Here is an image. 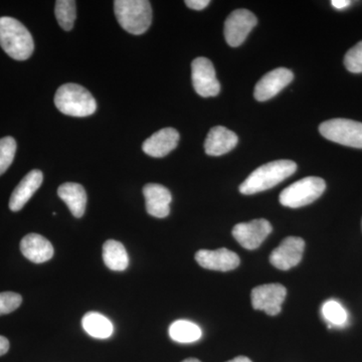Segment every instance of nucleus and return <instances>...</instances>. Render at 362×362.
Wrapping results in <instances>:
<instances>
[{"label": "nucleus", "mask_w": 362, "mask_h": 362, "mask_svg": "<svg viewBox=\"0 0 362 362\" xmlns=\"http://www.w3.org/2000/svg\"><path fill=\"white\" fill-rule=\"evenodd\" d=\"M23 303V297L18 293H0V316L16 311Z\"/></svg>", "instance_id": "nucleus-27"}, {"label": "nucleus", "mask_w": 362, "mask_h": 362, "mask_svg": "<svg viewBox=\"0 0 362 362\" xmlns=\"http://www.w3.org/2000/svg\"><path fill=\"white\" fill-rule=\"evenodd\" d=\"M21 251L26 259L35 264L49 261L54 252L52 243L39 233L25 235L21 242Z\"/></svg>", "instance_id": "nucleus-18"}, {"label": "nucleus", "mask_w": 362, "mask_h": 362, "mask_svg": "<svg viewBox=\"0 0 362 362\" xmlns=\"http://www.w3.org/2000/svg\"><path fill=\"white\" fill-rule=\"evenodd\" d=\"M297 170V164L292 160L269 162L252 171L249 177L240 185V194L251 195L265 192L276 187Z\"/></svg>", "instance_id": "nucleus-1"}, {"label": "nucleus", "mask_w": 362, "mask_h": 362, "mask_svg": "<svg viewBox=\"0 0 362 362\" xmlns=\"http://www.w3.org/2000/svg\"><path fill=\"white\" fill-rule=\"evenodd\" d=\"M114 11L119 25L131 35H143L151 25L152 8L147 0H116Z\"/></svg>", "instance_id": "nucleus-3"}, {"label": "nucleus", "mask_w": 362, "mask_h": 362, "mask_svg": "<svg viewBox=\"0 0 362 362\" xmlns=\"http://www.w3.org/2000/svg\"><path fill=\"white\" fill-rule=\"evenodd\" d=\"M326 189L325 181L316 176H309L292 183L280 194L282 206L298 209L308 206L318 199Z\"/></svg>", "instance_id": "nucleus-5"}, {"label": "nucleus", "mask_w": 362, "mask_h": 362, "mask_svg": "<svg viewBox=\"0 0 362 362\" xmlns=\"http://www.w3.org/2000/svg\"><path fill=\"white\" fill-rule=\"evenodd\" d=\"M228 362H252V361L246 356H238Z\"/></svg>", "instance_id": "nucleus-31"}, {"label": "nucleus", "mask_w": 362, "mask_h": 362, "mask_svg": "<svg viewBox=\"0 0 362 362\" xmlns=\"http://www.w3.org/2000/svg\"><path fill=\"white\" fill-rule=\"evenodd\" d=\"M287 290L281 284H267L254 288L251 294L252 308L270 316L278 315L285 301Z\"/></svg>", "instance_id": "nucleus-9"}, {"label": "nucleus", "mask_w": 362, "mask_h": 362, "mask_svg": "<svg viewBox=\"0 0 362 362\" xmlns=\"http://www.w3.org/2000/svg\"><path fill=\"white\" fill-rule=\"evenodd\" d=\"M239 138L233 131L223 126L211 128L204 142V150L209 156H221L237 146Z\"/></svg>", "instance_id": "nucleus-17"}, {"label": "nucleus", "mask_w": 362, "mask_h": 362, "mask_svg": "<svg viewBox=\"0 0 362 362\" xmlns=\"http://www.w3.org/2000/svg\"><path fill=\"white\" fill-rule=\"evenodd\" d=\"M319 132L330 141L362 149V123L350 119L337 118L319 126Z\"/></svg>", "instance_id": "nucleus-6"}, {"label": "nucleus", "mask_w": 362, "mask_h": 362, "mask_svg": "<svg viewBox=\"0 0 362 362\" xmlns=\"http://www.w3.org/2000/svg\"><path fill=\"white\" fill-rule=\"evenodd\" d=\"M180 141V133L175 128H163L157 131L142 145L143 151L147 156L161 158L168 156L177 146Z\"/></svg>", "instance_id": "nucleus-15"}, {"label": "nucleus", "mask_w": 362, "mask_h": 362, "mask_svg": "<svg viewBox=\"0 0 362 362\" xmlns=\"http://www.w3.org/2000/svg\"><path fill=\"white\" fill-rule=\"evenodd\" d=\"M16 152V142L11 136L0 139V175L9 168Z\"/></svg>", "instance_id": "nucleus-25"}, {"label": "nucleus", "mask_w": 362, "mask_h": 362, "mask_svg": "<svg viewBox=\"0 0 362 362\" xmlns=\"http://www.w3.org/2000/svg\"><path fill=\"white\" fill-rule=\"evenodd\" d=\"M0 47L16 61L30 59L35 51V42L28 28L8 16L0 18Z\"/></svg>", "instance_id": "nucleus-2"}, {"label": "nucleus", "mask_w": 362, "mask_h": 362, "mask_svg": "<svg viewBox=\"0 0 362 362\" xmlns=\"http://www.w3.org/2000/svg\"><path fill=\"white\" fill-rule=\"evenodd\" d=\"M181 362H202V361H199V359H197V358H187V359H185V361H181Z\"/></svg>", "instance_id": "nucleus-32"}, {"label": "nucleus", "mask_w": 362, "mask_h": 362, "mask_svg": "<svg viewBox=\"0 0 362 362\" xmlns=\"http://www.w3.org/2000/svg\"><path fill=\"white\" fill-rule=\"evenodd\" d=\"M54 105L59 112L71 117H88L97 110L95 98L78 84L62 85L54 95Z\"/></svg>", "instance_id": "nucleus-4"}, {"label": "nucleus", "mask_w": 362, "mask_h": 362, "mask_svg": "<svg viewBox=\"0 0 362 362\" xmlns=\"http://www.w3.org/2000/svg\"><path fill=\"white\" fill-rule=\"evenodd\" d=\"M273 230L271 223L264 218L240 223L233 228V235L240 246L247 250L258 249Z\"/></svg>", "instance_id": "nucleus-10"}, {"label": "nucleus", "mask_w": 362, "mask_h": 362, "mask_svg": "<svg viewBox=\"0 0 362 362\" xmlns=\"http://www.w3.org/2000/svg\"><path fill=\"white\" fill-rule=\"evenodd\" d=\"M147 213L157 218H164L170 213L173 201L170 192L161 185L148 183L143 187Z\"/></svg>", "instance_id": "nucleus-14"}, {"label": "nucleus", "mask_w": 362, "mask_h": 362, "mask_svg": "<svg viewBox=\"0 0 362 362\" xmlns=\"http://www.w3.org/2000/svg\"><path fill=\"white\" fill-rule=\"evenodd\" d=\"M256 16L247 9H237L228 16L225 23V37L230 47H240L257 25Z\"/></svg>", "instance_id": "nucleus-8"}, {"label": "nucleus", "mask_w": 362, "mask_h": 362, "mask_svg": "<svg viewBox=\"0 0 362 362\" xmlns=\"http://www.w3.org/2000/svg\"><path fill=\"white\" fill-rule=\"evenodd\" d=\"M294 78L291 71L278 68L269 71L255 87L254 96L257 101L265 102L278 95Z\"/></svg>", "instance_id": "nucleus-12"}, {"label": "nucleus", "mask_w": 362, "mask_h": 362, "mask_svg": "<svg viewBox=\"0 0 362 362\" xmlns=\"http://www.w3.org/2000/svg\"><path fill=\"white\" fill-rule=\"evenodd\" d=\"M344 66L350 73H362V40L346 52Z\"/></svg>", "instance_id": "nucleus-26"}, {"label": "nucleus", "mask_w": 362, "mask_h": 362, "mask_svg": "<svg viewBox=\"0 0 362 362\" xmlns=\"http://www.w3.org/2000/svg\"><path fill=\"white\" fill-rule=\"evenodd\" d=\"M195 261L202 268L220 272L235 270L240 264L239 256L225 247L216 251L201 250L195 254Z\"/></svg>", "instance_id": "nucleus-13"}, {"label": "nucleus", "mask_w": 362, "mask_h": 362, "mask_svg": "<svg viewBox=\"0 0 362 362\" xmlns=\"http://www.w3.org/2000/svg\"><path fill=\"white\" fill-rule=\"evenodd\" d=\"M169 337L180 343H192L199 341L202 337L201 327L187 320H177L169 327Z\"/></svg>", "instance_id": "nucleus-22"}, {"label": "nucleus", "mask_w": 362, "mask_h": 362, "mask_svg": "<svg viewBox=\"0 0 362 362\" xmlns=\"http://www.w3.org/2000/svg\"><path fill=\"white\" fill-rule=\"evenodd\" d=\"M58 195L75 218H82L87 206V194L83 185L75 182H66L58 189Z\"/></svg>", "instance_id": "nucleus-19"}, {"label": "nucleus", "mask_w": 362, "mask_h": 362, "mask_svg": "<svg viewBox=\"0 0 362 362\" xmlns=\"http://www.w3.org/2000/svg\"><path fill=\"white\" fill-rule=\"evenodd\" d=\"M209 4H211L209 0H187V1H185V4H187L189 8L194 9V11H202V9L209 6Z\"/></svg>", "instance_id": "nucleus-28"}, {"label": "nucleus", "mask_w": 362, "mask_h": 362, "mask_svg": "<svg viewBox=\"0 0 362 362\" xmlns=\"http://www.w3.org/2000/svg\"><path fill=\"white\" fill-rule=\"evenodd\" d=\"M105 265L112 271H124L129 266V257L125 247L120 242L109 240L103 246Z\"/></svg>", "instance_id": "nucleus-20"}, {"label": "nucleus", "mask_w": 362, "mask_h": 362, "mask_svg": "<svg viewBox=\"0 0 362 362\" xmlns=\"http://www.w3.org/2000/svg\"><path fill=\"white\" fill-rule=\"evenodd\" d=\"M44 180V175L40 170H32L18 183V187L14 188L13 194L9 201V209L13 211H20L28 202L32 199L37 189L42 185Z\"/></svg>", "instance_id": "nucleus-16"}, {"label": "nucleus", "mask_w": 362, "mask_h": 362, "mask_svg": "<svg viewBox=\"0 0 362 362\" xmlns=\"http://www.w3.org/2000/svg\"><path fill=\"white\" fill-rule=\"evenodd\" d=\"M192 84L195 92L204 98L220 94L221 85L213 63L206 58H197L192 64Z\"/></svg>", "instance_id": "nucleus-7"}, {"label": "nucleus", "mask_w": 362, "mask_h": 362, "mask_svg": "<svg viewBox=\"0 0 362 362\" xmlns=\"http://www.w3.org/2000/svg\"><path fill=\"white\" fill-rule=\"evenodd\" d=\"M305 242L301 238H286L280 246L272 252L270 263L278 270H290L299 265L303 258Z\"/></svg>", "instance_id": "nucleus-11"}, {"label": "nucleus", "mask_w": 362, "mask_h": 362, "mask_svg": "<svg viewBox=\"0 0 362 362\" xmlns=\"http://www.w3.org/2000/svg\"><path fill=\"white\" fill-rule=\"evenodd\" d=\"M350 4H351V1H349V0H332L331 1L332 6L337 9L346 8L347 6H350Z\"/></svg>", "instance_id": "nucleus-30"}, {"label": "nucleus", "mask_w": 362, "mask_h": 362, "mask_svg": "<svg viewBox=\"0 0 362 362\" xmlns=\"http://www.w3.org/2000/svg\"><path fill=\"white\" fill-rule=\"evenodd\" d=\"M9 350V341L7 338L0 335V356H4Z\"/></svg>", "instance_id": "nucleus-29"}, {"label": "nucleus", "mask_w": 362, "mask_h": 362, "mask_svg": "<svg viewBox=\"0 0 362 362\" xmlns=\"http://www.w3.org/2000/svg\"><path fill=\"white\" fill-rule=\"evenodd\" d=\"M321 313H322L324 320L328 323L329 328L332 326L344 327L349 322V313H347L346 309L337 300L326 301L323 304L322 308H321Z\"/></svg>", "instance_id": "nucleus-23"}, {"label": "nucleus", "mask_w": 362, "mask_h": 362, "mask_svg": "<svg viewBox=\"0 0 362 362\" xmlns=\"http://www.w3.org/2000/svg\"><path fill=\"white\" fill-rule=\"evenodd\" d=\"M54 14L61 28L70 32L77 18V4L74 0H58L54 6Z\"/></svg>", "instance_id": "nucleus-24"}, {"label": "nucleus", "mask_w": 362, "mask_h": 362, "mask_svg": "<svg viewBox=\"0 0 362 362\" xmlns=\"http://www.w3.org/2000/svg\"><path fill=\"white\" fill-rule=\"evenodd\" d=\"M82 325L88 334L98 339H106L114 332L113 323L98 312L86 314L82 319Z\"/></svg>", "instance_id": "nucleus-21"}]
</instances>
